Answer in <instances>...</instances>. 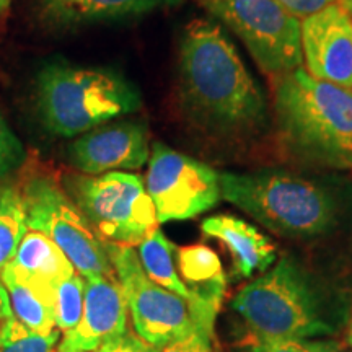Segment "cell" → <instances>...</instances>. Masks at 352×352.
<instances>
[{
    "instance_id": "cell-9",
    "label": "cell",
    "mask_w": 352,
    "mask_h": 352,
    "mask_svg": "<svg viewBox=\"0 0 352 352\" xmlns=\"http://www.w3.org/2000/svg\"><path fill=\"white\" fill-rule=\"evenodd\" d=\"M104 248L124 292L138 336L164 349L195 329L188 300L153 283L144 271L134 246L104 241Z\"/></svg>"
},
{
    "instance_id": "cell-5",
    "label": "cell",
    "mask_w": 352,
    "mask_h": 352,
    "mask_svg": "<svg viewBox=\"0 0 352 352\" xmlns=\"http://www.w3.org/2000/svg\"><path fill=\"white\" fill-rule=\"evenodd\" d=\"M219 179L223 199L283 236L315 239L336 226L333 196L302 176L274 170L226 171Z\"/></svg>"
},
{
    "instance_id": "cell-10",
    "label": "cell",
    "mask_w": 352,
    "mask_h": 352,
    "mask_svg": "<svg viewBox=\"0 0 352 352\" xmlns=\"http://www.w3.org/2000/svg\"><path fill=\"white\" fill-rule=\"evenodd\" d=\"M144 183L158 223L195 219L222 197L214 168L160 142L153 144Z\"/></svg>"
},
{
    "instance_id": "cell-1",
    "label": "cell",
    "mask_w": 352,
    "mask_h": 352,
    "mask_svg": "<svg viewBox=\"0 0 352 352\" xmlns=\"http://www.w3.org/2000/svg\"><path fill=\"white\" fill-rule=\"evenodd\" d=\"M178 90L197 124L222 134H248L266 121L261 88L230 39L212 21L195 20L179 44Z\"/></svg>"
},
{
    "instance_id": "cell-32",
    "label": "cell",
    "mask_w": 352,
    "mask_h": 352,
    "mask_svg": "<svg viewBox=\"0 0 352 352\" xmlns=\"http://www.w3.org/2000/svg\"><path fill=\"white\" fill-rule=\"evenodd\" d=\"M56 352H83V351H74V349H60V347H57Z\"/></svg>"
},
{
    "instance_id": "cell-26",
    "label": "cell",
    "mask_w": 352,
    "mask_h": 352,
    "mask_svg": "<svg viewBox=\"0 0 352 352\" xmlns=\"http://www.w3.org/2000/svg\"><path fill=\"white\" fill-rule=\"evenodd\" d=\"M95 352H162V349L157 346L148 344L147 341L138 336L135 331L127 329L124 334L104 342Z\"/></svg>"
},
{
    "instance_id": "cell-2",
    "label": "cell",
    "mask_w": 352,
    "mask_h": 352,
    "mask_svg": "<svg viewBox=\"0 0 352 352\" xmlns=\"http://www.w3.org/2000/svg\"><path fill=\"white\" fill-rule=\"evenodd\" d=\"M232 310L258 340H321L346 321L340 300L290 254L245 285Z\"/></svg>"
},
{
    "instance_id": "cell-27",
    "label": "cell",
    "mask_w": 352,
    "mask_h": 352,
    "mask_svg": "<svg viewBox=\"0 0 352 352\" xmlns=\"http://www.w3.org/2000/svg\"><path fill=\"white\" fill-rule=\"evenodd\" d=\"M277 2L283 3L297 19H305V16L321 10L329 3L338 2V0H277Z\"/></svg>"
},
{
    "instance_id": "cell-17",
    "label": "cell",
    "mask_w": 352,
    "mask_h": 352,
    "mask_svg": "<svg viewBox=\"0 0 352 352\" xmlns=\"http://www.w3.org/2000/svg\"><path fill=\"white\" fill-rule=\"evenodd\" d=\"M3 270L20 279L54 287L76 272V267L63 250L50 236L32 228L25 233L15 256Z\"/></svg>"
},
{
    "instance_id": "cell-6",
    "label": "cell",
    "mask_w": 352,
    "mask_h": 352,
    "mask_svg": "<svg viewBox=\"0 0 352 352\" xmlns=\"http://www.w3.org/2000/svg\"><path fill=\"white\" fill-rule=\"evenodd\" d=\"M63 186L103 241L139 246L158 228L155 206L142 176L127 171L69 173Z\"/></svg>"
},
{
    "instance_id": "cell-28",
    "label": "cell",
    "mask_w": 352,
    "mask_h": 352,
    "mask_svg": "<svg viewBox=\"0 0 352 352\" xmlns=\"http://www.w3.org/2000/svg\"><path fill=\"white\" fill-rule=\"evenodd\" d=\"M12 316V308H10V300H8V294L6 285H3L2 280H0V321L10 318Z\"/></svg>"
},
{
    "instance_id": "cell-18",
    "label": "cell",
    "mask_w": 352,
    "mask_h": 352,
    "mask_svg": "<svg viewBox=\"0 0 352 352\" xmlns=\"http://www.w3.org/2000/svg\"><path fill=\"white\" fill-rule=\"evenodd\" d=\"M0 280L6 285L12 315L26 328L39 334L56 331V287L20 279L3 270Z\"/></svg>"
},
{
    "instance_id": "cell-4",
    "label": "cell",
    "mask_w": 352,
    "mask_h": 352,
    "mask_svg": "<svg viewBox=\"0 0 352 352\" xmlns=\"http://www.w3.org/2000/svg\"><path fill=\"white\" fill-rule=\"evenodd\" d=\"M39 120L51 134L78 138L142 107L138 87L109 69L51 63L36 76Z\"/></svg>"
},
{
    "instance_id": "cell-24",
    "label": "cell",
    "mask_w": 352,
    "mask_h": 352,
    "mask_svg": "<svg viewBox=\"0 0 352 352\" xmlns=\"http://www.w3.org/2000/svg\"><path fill=\"white\" fill-rule=\"evenodd\" d=\"M26 157L23 144L0 113V183L23 165Z\"/></svg>"
},
{
    "instance_id": "cell-12",
    "label": "cell",
    "mask_w": 352,
    "mask_h": 352,
    "mask_svg": "<svg viewBox=\"0 0 352 352\" xmlns=\"http://www.w3.org/2000/svg\"><path fill=\"white\" fill-rule=\"evenodd\" d=\"M307 72L320 80L352 88V16L338 2L300 21Z\"/></svg>"
},
{
    "instance_id": "cell-23",
    "label": "cell",
    "mask_w": 352,
    "mask_h": 352,
    "mask_svg": "<svg viewBox=\"0 0 352 352\" xmlns=\"http://www.w3.org/2000/svg\"><path fill=\"white\" fill-rule=\"evenodd\" d=\"M341 344L334 340H258L252 338L241 352H340Z\"/></svg>"
},
{
    "instance_id": "cell-25",
    "label": "cell",
    "mask_w": 352,
    "mask_h": 352,
    "mask_svg": "<svg viewBox=\"0 0 352 352\" xmlns=\"http://www.w3.org/2000/svg\"><path fill=\"white\" fill-rule=\"evenodd\" d=\"M214 327L206 324H195V329L188 336L179 338L168 346H165L162 352H214Z\"/></svg>"
},
{
    "instance_id": "cell-15",
    "label": "cell",
    "mask_w": 352,
    "mask_h": 352,
    "mask_svg": "<svg viewBox=\"0 0 352 352\" xmlns=\"http://www.w3.org/2000/svg\"><path fill=\"white\" fill-rule=\"evenodd\" d=\"M183 0H36L38 19L52 30L132 19L158 8L175 7Z\"/></svg>"
},
{
    "instance_id": "cell-14",
    "label": "cell",
    "mask_w": 352,
    "mask_h": 352,
    "mask_svg": "<svg viewBox=\"0 0 352 352\" xmlns=\"http://www.w3.org/2000/svg\"><path fill=\"white\" fill-rule=\"evenodd\" d=\"M176 270L189 294V310L195 323L215 328V320L227 290L222 261L206 245L176 248Z\"/></svg>"
},
{
    "instance_id": "cell-13",
    "label": "cell",
    "mask_w": 352,
    "mask_h": 352,
    "mask_svg": "<svg viewBox=\"0 0 352 352\" xmlns=\"http://www.w3.org/2000/svg\"><path fill=\"white\" fill-rule=\"evenodd\" d=\"M127 314V302L116 274L87 277L80 321L64 334L57 347L95 352L129 329Z\"/></svg>"
},
{
    "instance_id": "cell-29",
    "label": "cell",
    "mask_w": 352,
    "mask_h": 352,
    "mask_svg": "<svg viewBox=\"0 0 352 352\" xmlns=\"http://www.w3.org/2000/svg\"><path fill=\"white\" fill-rule=\"evenodd\" d=\"M338 3L352 16V0H338Z\"/></svg>"
},
{
    "instance_id": "cell-31",
    "label": "cell",
    "mask_w": 352,
    "mask_h": 352,
    "mask_svg": "<svg viewBox=\"0 0 352 352\" xmlns=\"http://www.w3.org/2000/svg\"><path fill=\"white\" fill-rule=\"evenodd\" d=\"M10 2H12V0H0V15L8 10V7H10Z\"/></svg>"
},
{
    "instance_id": "cell-21",
    "label": "cell",
    "mask_w": 352,
    "mask_h": 352,
    "mask_svg": "<svg viewBox=\"0 0 352 352\" xmlns=\"http://www.w3.org/2000/svg\"><path fill=\"white\" fill-rule=\"evenodd\" d=\"M60 334L59 329L50 334L34 333L12 315L0 321V352H56Z\"/></svg>"
},
{
    "instance_id": "cell-8",
    "label": "cell",
    "mask_w": 352,
    "mask_h": 352,
    "mask_svg": "<svg viewBox=\"0 0 352 352\" xmlns=\"http://www.w3.org/2000/svg\"><path fill=\"white\" fill-rule=\"evenodd\" d=\"M239 36L256 64L280 77L302 67L300 20L277 0H199Z\"/></svg>"
},
{
    "instance_id": "cell-11",
    "label": "cell",
    "mask_w": 352,
    "mask_h": 352,
    "mask_svg": "<svg viewBox=\"0 0 352 352\" xmlns=\"http://www.w3.org/2000/svg\"><path fill=\"white\" fill-rule=\"evenodd\" d=\"M148 157V131L140 121L104 122L78 135L67 148L70 165L90 176L139 170Z\"/></svg>"
},
{
    "instance_id": "cell-16",
    "label": "cell",
    "mask_w": 352,
    "mask_h": 352,
    "mask_svg": "<svg viewBox=\"0 0 352 352\" xmlns=\"http://www.w3.org/2000/svg\"><path fill=\"white\" fill-rule=\"evenodd\" d=\"M201 232L208 239L219 240L230 253L235 274L250 279L263 274L276 261V245L246 220L219 214L202 220Z\"/></svg>"
},
{
    "instance_id": "cell-3",
    "label": "cell",
    "mask_w": 352,
    "mask_h": 352,
    "mask_svg": "<svg viewBox=\"0 0 352 352\" xmlns=\"http://www.w3.org/2000/svg\"><path fill=\"white\" fill-rule=\"evenodd\" d=\"M274 108L297 152L321 165L352 170V88L298 67L277 78Z\"/></svg>"
},
{
    "instance_id": "cell-7",
    "label": "cell",
    "mask_w": 352,
    "mask_h": 352,
    "mask_svg": "<svg viewBox=\"0 0 352 352\" xmlns=\"http://www.w3.org/2000/svg\"><path fill=\"white\" fill-rule=\"evenodd\" d=\"M26 223L47 235L70 259L78 274L113 276L104 241L96 235L63 183L44 171H34L20 184Z\"/></svg>"
},
{
    "instance_id": "cell-20",
    "label": "cell",
    "mask_w": 352,
    "mask_h": 352,
    "mask_svg": "<svg viewBox=\"0 0 352 352\" xmlns=\"http://www.w3.org/2000/svg\"><path fill=\"white\" fill-rule=\"evenodd\" d=\"M28 232L25 202L19 184L0 183V272L12 261Z\"/></svg>"
},
{
    "instance_id": "cell-19",
    "label": "cell",
    "mask_w": 352,
    "mask_h": 352,
    "mask_svg": "<svg viewBox=\"0 0 352 352\" xmlns=\"http://www.w3.org/2000/svg\"><path fill=\"white\" fill-rule=\"evenodd\" d=\"M138 254L144 271L153 283L189 300L188 289L176 270V246L155 228L151 235L138 246Z\"/></svg>"
},
{
    "instance_id": "cell-22",
    "label": "cell",
    "mask_w": 352,
    "mask_h": 352,
    "mask_svg": "<svg viewBox=\"0 0 352 352\" xmlns=\"http://www.w3.org/2000/svg\"><path fill=\"white\" fill-rule=\"evenodd\" d=\"M85 277L76 271L56 285V328L65 334L77 327L83 310Z\"/></svg>"
},
{
    "instance_id": "cell-30",
    "label": "cell",
    "mask_w": 352,
    "mask_h": 352,
    "mask_svg": "<svg viewBox=\"0 0 352 352\" xmlns=\"http://www.w3.org/2000/svg\"><path fill=\"white\" fill-rule=\"evenodd\" d=\"M346 341L347 344L352 347V311H351V320H349V328H347V334H346Z\"/></svg>"
}]
</instances>
